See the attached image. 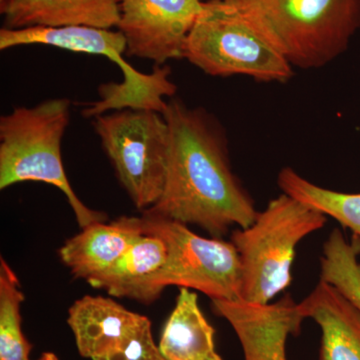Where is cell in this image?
<instances>
[{"label":"cell","mask_w":360,"mask_h":360,"mask_svg":"<svg viewBox=\"0 0 360 360\" xmlns=\"http://www.w3.org/2000/svg\"><path fill=\"white\" fill-rule=\"evenodd\" d=\"M212 309L233 328L245 360H288L286 341L300 335L305 319L290 295L267 304L212 300Z\"/></svg>","instance_id":"cell-10"},{"label":"cell","mask_w":360,"mask_h":360,"mask_svg":"<svg viewBox=\"0 0 360 360\" xmlns=\"http://www.w3.org/2000/svg\"><path fill=\"white\" fill-rule=\"evenodd\" d=\"M277 184L283 193L333 217L360 238V193H340L324 188L304 179L291 167L281 169Z\"/></svg>","instance_id":"cell-17"},{"label":"cell","mask_w":360,"mask_h":360,"mask_svg":"<svg viewBox=\"0 0 360 360\" xmlns=\"http://www.w3.org/2000/svg\"><path fill=\"white\" fill-rule=\"evenodd\" d=\"M70 105L68 98L49 99L0 117V189L25 181L56 186L84 229L108 217L79 200L65 174L61 142L70 125Z\"/></svg>","instance_id":"cell-3"},{"label":"cell","mask_w":360,"mask_h":360,"mask_svg":"<svg viewBox=\"0 0 360 360\" xmlns=\"http://www.w3.org/2000/svg\"><path fill=\"white\" fill-rule=\"evenodd\" d=\"M202 1H207V0H202Z\"/></svg>","instance_id":"cell-22"},{"label":"cell","mask_w":360,"mask_h":360,"mask_svg":"<svg viewBox=\"0 0 360 360\" xmlns=\"http://www.w3.org/2000/svg\"><path fill=\"white\" fill-rule=\"evenodd\" d=\"M158 347L165 360H224L215 345V329L201 311L198 295L188 288H180Z\"/></svg>","instance_id":"cell-16"},{"label":"cell","mask_w":360,"mask_h":360,"mask_svg":"<svg viewBox=\"0 0 360 360\" xmlns=\"http://www.w3.org/2000/svg\"><path fill=\"white\" fill-rule=\"evenodd\" d=\"M37 360H59L58 357L56 356L53 352H44V354H41V356L39 357Z\"/></svg>","instance_id":"cell-21"},{"label":"cell","mask_w":360,"mask_h":360,"mask_svg":"<svg viewBox=\"0 0 360 360\" xmlns=\"http://www.w3.org/2000/svg\"><path fill=\"white\" fill-rule=\"evenodd\" d=\"M23 302L18 276L6 260L0 258V360H30L32 345L21 326Z\"/></svg>","instance_id":"cell-18"},{"label":"cell","mask_w":360,"mask_h":360,"mask_svg":"<svg viewBox=\"0 0 360 360\" xmlns=\"http://www.w3.org/2000/svg\"><path fill=\"white\" fill-rule=\"evenodd\" d=\"M298 309L321 329L319 360H360V309L335 286L321 279Z\"/></svg>","instance_id":"cell-13"},{"label":"cell","mask_w":360,"mask_h":360,"mask_svg":"<svg viewBox=\"0 0 360 360\" xmlns=\"http://www.w3.org/2000/svg\"><path fill=\"white\" fill-rule=\"evenodd\" d=\"M122 0H0L4 27L84 25L111 30L120 21Z\"/></svg>","instance_id":"cell-14"},{"label":"cell","mask_w":360,"mask_h":360,"mask_svg":"<svg viewBox=\"0 0 360 360\" xmlns=\"http://www.w3.org/2000/svg\"><path fill=\"white\" fill-rule=\"evenodd\" d=\"M141 219L144 231L167 245V260L153 281L160 295L175 285L200 291L212 300H240L243 269L231 241L202 238L186 224L148 212Z\"/></svg>","instance_id":"cell-8"},{"label":"cell","mask_w":360,"mask_h":360,"mask_svg":"<svg viewBox=\"0 0 360 360\" xmlns=\"http://www.w3.org/2000/svg\"><path fill=\"white\" fill-rule=\"evenodd\" d=\"M167 257L165 241L155 234L144 231L112 266L89 283L111 296L149 304L160 296L153 281Z\"/></svg>","instance_id":"cell-15"},{"label":"cell","mask_w":360,"mask_h":360,"mask_svg":"<svg viewBox=\"0 0 360 360\" xmlns=\"http://www.w3.org/2000/svg\"><path fill=\"white\" fill-rule=\"evenodd\" d=\"M162 115L169 129L167 176L160 200L144 212L198 225L215 238L252 224L259 212L232 170L217 120L179 98L168 101Z\"/></svg>","instance_id":"cell-1"},{"label":"cell","mask_w":360,"mask_h":360,"mask_svg":"<svg viewBox=\"0 0 360 360\" xmlns=\"http://www.w3.org/2000/svg\"><path fill=\"white\" fill-rule=\"evenodd\" d=\"M94 127L130 200L143 212L153 207L167 176L169 129L162 113L124 108L96 116Z\"/></svg>","instance_id":"cell-7"},{"label":"cell","mask_w":360,"mask_h":360,"mask_svg":"<svg viewBox=\"0 0 360 360\" xmlns=\"http://www.w3.org/2000/svg\"><path fill=\"white\" fill-rule=\"evenodd\" d=\"M205 9L202 0H122L118 30L127 56L156 65L184 58L187 37Z\"/></svg>","instance_id":"cell-9"},{"label":"cell","mask_w":360,"mask_h":360,"mask_svg":"<svg viewBox=\"0 0 360 360\" xmlns=\"http://www.w3.org/2000/svg\"><path fill=\"white\" fill-rule=\"evenodd\" d=\"M143 233L141 217L97 222L68 239L59 248V257L73 276L89 283L112 266Z\"/></svg>","instance_id":"cell-12"},{"label":"cell","mask_w":360,"mask_h":360,"mask_svg":"<svg viewBox=\"0 0 360 360\" xmlns=\"http://www.w3.org/2000/svg\"><path fill=\"white\" fill-rule=\"evenodd\" d=\"M44 44L80 53L103 56L122 71L120 84H103L99 87L101 99L86 103L82 110L85 117H96L108 111L134 108L162 113L167 108L165 97L174 96L177 86L169 79L170 68L156 65L151 73L135 70L123 58L127 41L120 30L112 32L91 26L71 25L49 27L30 26L20 30H0V49L22 45Z\"/></svg>","instance_id":"cell-5"},{"label":"cell","mask_w":360,"mask_h":360,"mask_svg":"<svg viewBox=\"0 0 360 360\" xmlns=\"http://www.w3.org/2000/svg\"><path fill=\"white\" fill-rule=\"evenodd\" d=\"M293 68L328 65L360 28V0H227Z\"/></svg>","instance_id":"cell-2"},{"label":"cell","mask_w":360,"mask_h":360,"mask_svg":"<svg viewBox=\"0 0 360 360\" xmlns=\"http://www.w3.org/2000/svg\"><path fill=\"white\" fill-rule=\"evenodd\" d=\"M94 360H165L155 345L148 319L142 322L120 347Z\"/></svg>","instance_id":"cell-20"},{"label":"cell","mask_w":360,"mask_h":360,"mask_svg":"<svg viewBox=\"0 0 360 360\" xmlns=\"http://www.w3.org/2000/svg\"><path fill=\"white\" fill-rule=\"evenodd\" d=\"M326 221L319 210L283 193L258 212L252 224L232 232L243 269L240 300L267 304L285 290L292 281L296 246Z\"/></svg>","instance_id":"cell-4"},{"label":"cell","mask_w":360,"mask_h":360,"mask_svg":"<svg viewBox=\"0 0 360 360\" xmlns=\"http://www.w3.org/2000/svg\"><path fill=\"white\" fill-rule=\"evenodd\" d=\"M360 238L348 241L338 229L326 239L321 258V281L333 284L360 309Z\"/></svg>","instance_id":"cell-19"},{"label":"cell","mask_w":360,"mask_h":360,"mask_svg":"<svg viewBox=\"0 0 360 360\" xmlns=\"http://www.w3.org/2000/svg\"><path fill=\"white\" fill-rule=\"evenodd\" d=\"M146 319L111 298L85 295L71 305L68 323L79 354L94 360L120 347Z\"/></svg>","instance_id":"cell-11"},{"label":"cell","mask_w":360,"mask_h":360,"mask_svg":"<svg viewBox=\"0 0 360 360\" xmlns=\"http://www.w3.org/2000/svg\"><path fill=\"white\" fill-rule=\"evenodd\" d=\"M184 58L212 77L288 82L293 66L227 0H207L187 37Z\"/></svg>","instance_id":"cell-6"}]
</instances>
